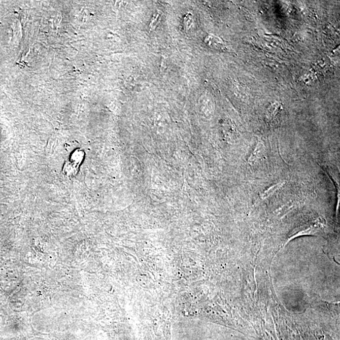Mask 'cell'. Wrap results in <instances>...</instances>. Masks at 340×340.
<instances>
[{"label": "cell", "instance_id": "1", "mask_svg": "<svg viewBox=\"0 0 340 340\" xmlns=\"http://www.w3.org/2000/svg\"><path fill=\"white\" fill-rule=\"evenodd\" d=\"M205 42L208 46L212 47V48H214L217 49H222L224 48L223 42H222L221 39L218 38V37L209 35L206 38Z\"/></svg>", "mask_w": 340, "mask_h": 340}, {"label": "cell", "instance_id": "3", "mask_svg": "<svg viewBox=\"0 0 340 340\" xmlns=\"http://www.w3.org/2000/svg\"><path fill=\"white\" fill-rule=\"evenodd\" d=\"M285 184H286V182H281L268 188L267 190L265 191V192L261 193L260 195L261 199L265 200L266 198L271 197V196L273 195L274 193H276L277 190L281 189L282 187L284 186Z\"/></svg>", "mask_w": 340, "mask_h": 340}, {"label": "cell", "instance_id": "4", "mask_svg": "<svg viewBox=\"0 0 340 340\" xmlns=\"http://www.w3.org/2000/svg\"><path fill=\"white\" fill-rule=\"evenodd\" d=\"M161 16L162 13L161 11H159V10H157L151 21L150 24L151 30H154V28L156 27V26L158 25L159 22H160Z\"/></svg>", "mask_w": 340, "mask_h": 340}, {"label": "cell", "instance_id": "2", "mask_svg": "<svg viewBox=\"0 0 340 340\" xmlns=\"http://www.w3.org/2000/svg\"><path fill=\"white\" fill-rule=\"evenodd\" d=\"M264 153L263 145L261 143H259L256 146L254 151H253L252 155H251L249 159V163L252 164L256 163V161L260 160L262 158Z\"/></svg>", "mask_w": 340, "mask_h": 340}]
</instances>
